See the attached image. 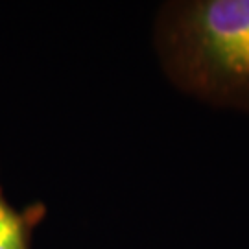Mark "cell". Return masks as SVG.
<instances>
[{"label":"cell","mask_w":249,"mask_h":249,"mask_svg":"<svg viewBox=\"0 0 249 249\" xmlns=\"http://www.w3.org/2000/svg\"><path fill=\"white\" fill-rule=\"evenodd\" d=\"M168 81L203 104L249 113V0H172L153 20Z\"/></svg>","instance_id":"6da1fadb"},{"label":"cell","mask_w":249,"mask_h":249,"mask_svg":"<svg viewBox=\"0 0 249 249\" xmlns=\"http://www.w3.org/2000/svg\"><path fill=\"white\" fill-rule=\"evenodd\" d=\"M43 203H32L17 209L9 203L0 185V249H30L34 231L45 218Z\"/></svg>","instance_id":"7a4b0ae2"}]
</instances>
